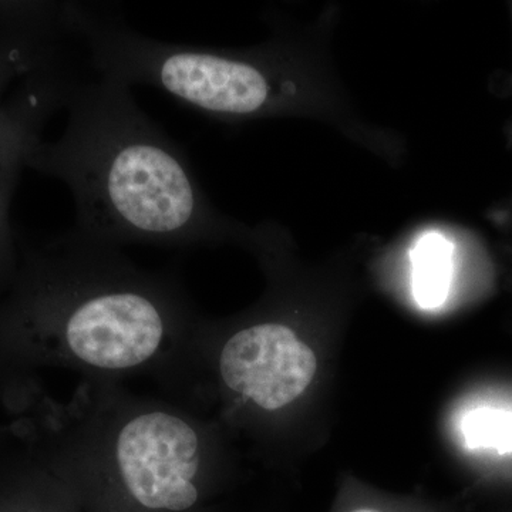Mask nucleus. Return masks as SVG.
<instances>
[{"instance_id": "nucleus-1", "label": "nucleus", "mask_w": 512, "mask_h": 512, "mask_svg": "<svg viewBox=\"0 0 512 512\" xmlns=\"http://www.w3.org/2000/svg\"><path fill=\"white\" fill-rule=\"evenodd\" d=\"M12 315L83 380L153 377L175 397L200 316L183 282L70 229L30 258Z\"/></svg>"}, {"instance_id": "nucleus-2", "label": "nucleus", "mask_w": 512, "mask_h": 512, "mask_svg": "<svg viewBox=\"0 0 512 512\" xmlns=\"http://www.w3.org/2000/svg\"><path fill=\"white\" fill-rule=\"evenodd\" d=\"M59 140L40 141L28 168L63 181L76 202L74 232L100 244L187 248L222 222L187 157L137 106L126 84L77 83Z\"/></svg>"}, {"instance_id": "nucleus-3", "label": "nucleus", "mask_w": 512, "mask_h": 512, "mask_svg": "<svg viewBox=\"0 0 512 512\" xmlns=\"http://www.w3.org/2000/svg\"><path fill=\"white\" fill-rule=\"evenodd\" d=\"M217 440L188 404L83 380L55 460L84 512H210L220 490Z\"/></svg>"}, {"instance_id": "nucleus-4", "label": "nucleus", "mask_w": 512, "mask_h": 512, "mask_svg": "<svg viewBox=\"0 0 512 512\" xmlns=\"http://www.w3.org/2000/svg\"><path fill=\"white\" fill-rule=\"evenodd\" d=\"M64 40L50 3H0V104L26 74L62 52Z\"/></svg>"}, {"instance_id": "nucleus-5", "label": "nucleus", "mask_w": 512, "mask_h": 512, "mask_svg": "<svg viewBox=\"0 0 512 512\" xmlns=\"http://www.w3.org/2000/svg\"><path fill=\"white\" fill-rule=\"evenodd\" d=\"M413 298L433 311L447 301L454 272V247L441 232L421 234L410 251Z\"/></svg>"}, {"instance_id": "nucleus-6", "label": "nucleus", "mask_w": 512, "mask_h": 512, "mask_svg": "<svg viewBox=\"0 0 512 512\" xmlns=\"http://www.w3.org/2000/svg\"><path fill=\"white\" fill-rule=\"evenodd\" d=\"M466 446L471 450L488 448L500 454L512 453V412L480 407L471 410L461 423Z\"/></svg>"}, {"instance_id": "nucleus-7", "label": "nucleus", "mask_w": 512, "mask_h": 512, "mask_svg": "<svg viewBox=\"0 0 512 512\" xmlns=\"http://www.w3.org/2000/svg\"><path fill=\"white\" fill-rule=\"evenodd\" d=\"M5 512H84V508L76 488L53 463L52 474L40 484L39 491L29 494L25 503L6 505Z\"/></svg>"}, {"instance_id": "nucleus-8", "label": "nucleus", "mask_w": 512, "mask_h": 512, "mask_svg": "<svg viewBox=\"0 0 512 512\" xmlns=\"http://www.w3.org/2000/svg\"><path fill=\"white\" fill-rule=\"evenodd\" d=\"M349 512H380L375 510V508H356V510H352Z\"/></svg>"}, {"instance_id": "nucleus-9", "label": "nucleus", "mask_w": 512, "mask_h": 512, "mask_svg": "<svg viewBox=\"0 0 512 512\" xmlns=\"http://www.w3.org/2000/svg\"><path fill=\"white\" fill-rule=\"evenodd\" d=\"M210 512H218V511H217V508H214V510H212Z\"/></svg>"}]
</instances>
